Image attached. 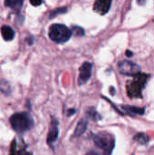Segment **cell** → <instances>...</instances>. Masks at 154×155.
I'll return each mask as SVG.
<instances>
[{
    "mask_svg": "<svg viewBox=\"0 0 154 155\" xmlns=\"http://www.w3.org/2000/svg\"><path fill=\"white\" fill-rule=\"evenodd\" d=\"M10 124L14 131L19 134H23L30 131L34 127V119L28 113L22 112L14 114L10 117Z\"/></svg>",
    "mask_w": 154,
    "mask_h": 155,
    "instance_id": "1",
    "label": "cell"
},
{
    "mask_svg": "<svg viewBox=\"0 0 154 155\" xmlns=\"http://www.w3.org/2000/svg\"><path fill=\"white\" fill-rule=\"evenodd\" d=\"M66 12H67V7H66V6L58 7V8L53 10V11L50 13L49 17H50V18H54V17L57 16L58 15H60V14H64V13H66Z\"/></svg>",
    "mask_w": 154,
    "mask_h": 155,
    "instance_id": "18",
    "label": "cell"
},
{
    "mask_svg": "<svg viewBox=\"0 0 154 155\" xmlns=\"http://www.w3.org/2000/svg\"><path fill=\"white\" fill-rule=\"evenodd\" d=\"M122 109L126 112L129 115L131 116H135V115H143L145 113V108H139L135 106H131V105H123Z\"/></svg>",
    "mask_w": 154,
    "mask_h": 155,
    "instance_id": "11",
    "label": "cell"
},
{
    "mask_svg": "<svg viewBox=\"0 0 154 155\" xmlns=\"http://www.w3.org/2000/svg\"><path fill=\"white\" fill-rule=\"evenodd\" d=\"M111 93H112V94H113V95L114 94V89H113V87H111Z\"/></svg>",
    "mask_w": 154,
    "mask_h": 155,
    "instance_id": "24",
    "label": "cell"
},
{
    "mask_svg": "<svg viewBox=\"0 0 154 155\" xmlns=\"http://www.w3.org/2000/svg\"><path fill=\"white\" fill-rule=\"evenodd\" d=\"M0 31H1V35H2L4 40H5V41H12L15 38V30L11 26H9V25H3V26H1Z\"/></svg>",
    "mask_w": 154,
    "mask_h": 155,
    "instance_id": "10",
    "label": "cell"
},
{
    "mask_svg": "<svg viewBox=\"0 0 154 155\" xmlns=\"http://www.w3.org/2000/svg\"><path fill=\"white\" fill-rule=\"evenodd\" d=\"M111 5H112V1H106V0H98L94 3L93 5V10L103 15H105L106 13H108V11L110 10V7H111Z\"/></svg>",
    "mask_w": 154,
    "mask_h": 155,
    "instance_id": "9",
    "label": "cell"
},
{
    "mask_svg": "<svg viewBox=\"0 0 154 155\" xmlns=\"http://www.w3.org/2000/svg\"><path fill=\"white\" fill-rule=\"evenodd\" d=\"M71 32H72V35L74 34V35H75V36H84L85 34L84 29L78 25H73Z\"/></svg>",
    "mask_w": 154,
    "mask_h": 155,
    "instance_id": "17",
    "label": "cell"
},
{
    "mask_svg": "<svg viewBox=\"0 0 154 155\" xmlns=\"http://www.w3.org/2000/svg\"><path fill=\"white\" fill-rule=\"evenodd\" d=\"M26 148L27 146L24 143V142H21V144H18V141L16 139H14L11 143L9 155H33L32 153L27 152Z\"/></svg>",
    "mask_w": 154,
    "mask_h": 155,
    "instance_id": "8",
    "label": "cell"
},
{
    "mask_svg": "<svg viewBox=\"0 0 154 155\" xmlns=\"http://www.w3.org/2000/svg\"><path fill=\"white\" fill-rule=\"evenodd\" d=\"M85 155H99L96 152H94V151H90V152H88Z\"/></svg>",
    "mask_w": 154,
    "mask_h": 155,
    "instance_id": "22",
    "label": "cell"
},
{
    "mask_svg": "<svg viewBox=\"0 0 154 155\" xmlns=\"http://www.w3.org/2000/svg\"><path fill=\"white\" fill-rule=\"evenodd\" d=\"M23 5H24V1H22V0H6V1H5V6H8L17 12H19L22 9Z\"/></svg>",
    "mask_w": 154,
    "mask_h": 155,
    "instance_id": "13",
    "label": "cell"
},
{
    "mask_svg": "<svg viewBox=\"0 0 154 155\" xmlns=\"http://www.w3.org/2000/svg\"><path fill=\"white\" fill-rule=\"evenodd\" d=\"M75 113V110L74 109H71V110H69L68 111V116H71L73 114H74Z\"/></svg>",
    "mask_w": 154,
    "mask_h": 155,
    "instance_id": "23",
    "label": "cell"
},
{
    "mask_svg": "<svg viewBox=\"0 0 154 155\" xmlns=\"http://www.w3.org/2000/svg\"><path fill=\"white\" fill-rule=\"evenodd\" d=\"M58 124H59V123H58L57 119L55 117L52 116L51 117V124H50V127H49V132H48L47 139H46V142L50 146H52V144L58 138V134H59Z\"/></svg>",
    "mask_w": 154,
    "mask_h": 155,
    "instance_id": "7",
    "label": "cell"
},
{
    "mask_svg": "<svg viewBox=\"0 0 154 155\" xmlns=\"http://www.w3.org/2000/svg\"><path fill=\"white\" fill-rule=\"evenodd\" d=\"M95 145L103 150V155H112L115 147V139L113 135L107 132H101L93 136Z\"/></svg>",
    "mask_w": 154,
    "mask_h": 155,
    "instance_id": "3",
    "label": "cell"
},
{
    "mask_svg": "<svg viewBox=\"0 0 154 155\" xmlns=\"http://www.w3.org/2000/svg\"><path fill=\"white\" fill-rule=\"evenodd\" d=\"M11 86L8 82L5 80H0V93L4 94L5 95H9L11 94Z\"/></svg>",
    "mask_w": 154,
    "mask_h": 155,
    "instance_id": "15",
    "label": "cell"
},
{
    "mask_svg": "<svg viewBox=\"0 0 154 155\" xmlns=\"http://www.w3.org/2000/svg\"><path fill=\"white\" fill-rule=\"evenodd\" d=\"M133 140L135 142H137L138 143L142 144V145H146L149 143V137L143 133H140V134H136L133 137Z\"/></svg>",
    "mask_w": 154,
    "mask_h": 155,
    "instance_id": "16",
    "label": "cell"
},
{
    "mask_svg": "<svg viewBox=\"0 0 154 155\" xmlns=\"http://www.w3.org/2000/svg\"><path fill=\"white\" fill-rule=\"evenodd\" d=\"M48 35L52 41L57 44H63L67 42L71 38L72 32L71 29L64 25L54 24L49 27Z\"/></svg>",
    "mask_w": 154,
    "mask_h": 155,
    "instance_id": "4",
    "label": "cell"
},
{
    "mask_svg": "<svg viewBox=\"0 0 154 155\" xmlns=\"http://www.w3.org/2000/svg\"><path fill=\"white\" fill-rule=\"evenodd\" d=\"M86 116H87V118H89L93 121H95V122L101 120V118H102L101 115L97 113V111L93 107H91L86 111Z\"/></svg>",
    "mask_w": 154,
    "mask_h": 155,
    "instance_id": "14",
    "label": "cell"
},
{
    "mask_svg": "<svg viewBox=\"0 0 154 155\" xmlns=\"http://www.w3.org/2000/svg\"><path fill=\"white\" fill-rule=\"evenodd\" d=\"M87 126H88V121L87 119H81V121L78 123L76 128H75V131H74V137H80L81 135H83L86 129H87Z\"/></svg>",
    "mask_w": 154,
    "mask_h": 155,
    "instance_id": "12",
    "label": "cell"
},
{
    "mask_svg": "<svg viewBox=\"0 0 154 155\" xmlns=\"http://www.w3.org/2000/svg\"><path fill=\"white\" fill-rule=\"evenodd\" d=\"M26 42H27V44L28 45H32L33 44H34V37L33 36H28L27 38H26Z\"/></svg>",
    "mask_w": 154,
    "mask_h": 155,
    "instance_id": "20",
    "label": "cell"
},
{
    "mask_svg": "<svg viewBox=\"0 0 154 155\" xmlns=\"http://www.w3.org/2000/svg\"><path fill=\"white\" fill-rule=\"evenodd\" d=\"M118 70L119 72L127 76H136L141 73V67L129 60H123L118 63Z\"/></svg>",
    "mask_w": 154,
    "mask_h": 155,
    "instance_id": "5",
    "label": "cell"
},
{
    "mask_svg": "<svg viewBox=\"0 0 154 155\" xmlns=\"http://www.w3.org/2000/svg\"><path fill=\"white\" fill-rule=\"evenodd\" d=\"M30 4H31L32 5H34V6H38V5H42L43 2H42V1H34V0H31V1H30Z\"/></svg>",
    "mask_w": 154,
    "mask_h": 155,
    "instance_id": "19",
    "label": "cell"
},
{
    "mask_svg": "<svg viewBox=\"0 0 154 155\" xmlns=\"http://www.w3.org/2000/svg\"><path fill=\"white\" fill-rule=\"evenodd\" d=\"M133 53H132L130 50H127V51H126V56L131 57V56H133Z\"/></svg>",
    "mask_w": 154,
    "mask_h": 155,
    "instance_id": "21",
    "label": "cell"
},
{
    "mask_svg": "<svg viewBox=\"0 0 154 155\" xmlns=\"http://www.w3.org/2000/svg\"><path fill=\"white\" fill-rule=\"evenodd\" d=\"M92 70H93V64L89 62H84L80 69H79V77H78V84L80 85L85 84L92 76Z\"/></svg>",
    "mask_w": 154,
    "mask_h": 155,
    "instance_id": "6",
    "label": "cell"
},
{
    "mask_svg": "<svg viewBox=\"0 0 154 155\" xmlns=\"http://www.w3.org/2000/svg\"><path fill=\"white\" fill-rule=\"evenodd\" d=\"M149 78V74L140 73L136 76H134L133 80L127 83L126 84V92L130 98H142L143 90L144 89L147 80Z\"/></svg>",
    "mask_w": 154,
    "mask_h": 155,
    "instance_id": "2",
    "label": "cell"
}]
</instances>
